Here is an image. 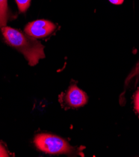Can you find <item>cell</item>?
<instances>
[{
	"mask_svg": "<svg viewBox=\"0 0 139 157\" xmlns=\"http://www.w3.org/2000/svg\"><path fill=\"white\" fill-rule=\"evenodd\" d=\"M2 32L5 41L24 56L29 65H37L45 57L44 46L36 38L6 26L2 28Z\"/></svg>",
	"mask_w": 139,
	"mask_h": 157,
	"instance_id": "1",
	"label": "cell"
},
{
	"mask_svg": "<svg viewBox=\"0 0 139 157\" xmlns=\"http://www.w3.org/2000/svg\"><path fill=\"white\" fill-rule=\"evenodd\" d=\"M34 144L40 151L48 154H68L75 152V149L67 142L56 135L40 133L34 138Z\"/></svg>",
	"mask_w": 139,
	"mask_h": 157,
	"instance_id": "2",
	"label": "cell"
},
{
	"mask_svg": "<svg viewBox=\"0 0 139 157\" xmlns=\"http://www.w3.org/2000/svg\"><path fill=\"white\" fill-rule=\"evenodd\" d=\"M61 105L65 108H76L84 106L88 101L87 94L76 85H71L65 93L60 96Z\"/></svg>",
	"mask_w": 139,
	"mask_h": 157,
	"instance_id": "3",
	"label": "cell"
},
{
	"mask_svg": "<svg viewBox=\"0 0 139 157\" xmlns=\"http://www.w3.org/2000/svg\"><path fill=\"white\" fill-rule=\"evenodd\" d=\"M56 25L48 20H38L29 23L25 28V33L35 38H42L51 35Z\"/></svg>",
	"mask_w": 139,
	"mask_h": 157,
	"instance_id": "4",
	"label": "cell"
},
{
	"mask_svg": "<svg viewBox=\"0 0 139 157\" xmlns=\"http://www.w3.org/2000/svg\"><path fill=\"white\" fill-rule=\"evenodd\" d=\"M11 17L8 6V0H0V28L6 26Z\"/></svg>",
	"mask_w": 139,
	"mask_h": 157,
	"instance_id": "5",
	"label": "cell"
},
{
	"mask_svg": "<svg viewBox=\"0 0 139 157\" xmlns=\"http://www.w3.org/2000/svg\"><path fill=\"white\" fill-rule=\"evenodd\" d=\"M31 0H16L18 10L21 13H25L28 9Z\"/></svg>",
	"mask_w": 139,
	"mask_h": 157,
	"instance_id": "6",
	"label": "cell"
},
{
	"mask_svg": "<svg viewBox=\"0 0 139 157\" xmlns=\"http://www.w3.org/2000/svg\"><path fill=\"white\" fill-rule=\"evenodd\" d=\"M134 108L136 113L139 116V89L134 96Z\"/></svg>",
	"mask_w": 139,
	"mask_h": 157,
	"instance_id": "7",
	"label": "cell"
},
{
	"mask_svg": "<svg viewBox=\"0 0 139 157\" xmlns=\"http://www.w3.org/2000/svg\"><path fill=\"white\" fill-rule=\"evenodd\" d=\"M9 154L6 148L0 144V157H8Z\"/></svg>",
	"mask_w": 139,
	"mask_h": 157,
	"instance_id": "8",
	"label": "cell"
},
{
	"mask_svg": "<svg viewBox=\"0 0 139 157\" xmlns=\"http://www.w3.org/2000/svg\"><path fill=\"white\" fill-rule=\"evenodd\" d=\"M109 1L112 3L114 5H119L123 3V1L124 0H109Z\"/></svg>",
	"mask_w": 139,
	"mask_h": 157,
	"instance_id": "9",
	"label": "cell"
}]
</instances>
